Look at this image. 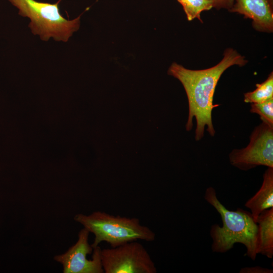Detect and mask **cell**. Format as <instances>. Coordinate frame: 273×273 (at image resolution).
Wrapping results in <instances>:
<instances>
[{
  "mask_svg": "<svg viewBox=\"0 0 273 273\" xmlns=\"http://www.w3.org/2000/svg\"><path fill=\"white\" fill-rule=\"evenodd\" d=\"M272 269L260 266L245 267L242 268L240 273H272Z\"/></svg>",
  "mask_w": 273,
  "mask_h": 273,
  "instance_id": "9a60e30c",
  "label": "cell"
},
{
  "mask_svg": "<svg viewBox=\"0 0 273 273\" xmlns=\"http://www.w3.org/2000/svg\"><path fill=\"white\" fill-rule=\"evenodd\" d=\"M74 219L95 236L93 249L102 242L116 247L125 243L142 240L153 241L155 233L149 227L141 224L135 217L114 216L97 211L89 215L77 214Z\"/></svg>",
  "mask_w": 273,
  "mask_h": 273,
  "instance_id": "3957f363",
  "label": "cell"
},
{
  "mask_svg": "<svg viewBox=\"0 0 273 273\" xmlns=\"http://www.w3.org/2000/svg\"><path fill=\"white\" fill-rule=\"evenodd\" d=\"M105 273H156L157 268L144 246L133 241L101 249Z\"/></svg>",
  "mask_w": 273,
  "mask_h": 273,
  "instance_id": "5b68a950",
  "label": "cell"
},
{
  "mask_svg": "<svg viewBox=\"0 0 273 273\" xmlns=\"http://www.w3.org/2000/svg\"><path fill=\"white\" fill-rule=\"evenodd\" d=\"M245 206L250 209L256 222L262 211L273 207V168L267 167L260 189L246 202Z\"/></svg>",
  "mask_w": 273,
  "mask_h": 273,
  "instance_id": "9c48e42d",
  "label": "cell"
},
{
  "mask_svg": "<svg viewBox=\"0 0 273 273\" xmlns=\"http://www.w3.org/2000/svg\"><path fill=\"white\" fill-rule=\"evenodd\" d=\"M247 63L245 57L235 50L229 48L222 60L216 65L202 70H191L174 62L168 74L177 79L183 85L189 103V115L186 129L192 130L193 118L196 121L195 140L204 136L205 128L211 136L215 130L212 123V110L219 106L213 104V96L217 82L223 73L234 65L242 67Z\"/></svg>",
  "mask_w": 273,
  "mask_h": 273,
  "instance_id": "6da1fadb",
  "label": "cell"
},
{
  "mask_svg": "<svg viewBox=\"0 0 273 273\" xmlns=\"http://www.w3.org/2000/svg\"><path fill=\"white\" fill-rule=\"evenodd\" d=\"M229 11L251 19L256 30L272 32L273 0H235Z\"/></svg>",
  "mask_w": 273,
  "mask_h": 273,
  "instance_id": "ba28073f",
  "label": "cell"
},
{
  "mask_svg": "<svg viewBox=\"0 0 273 273\" xmlns=\"http://www.w3.org/2000/svg\"><path fill=\"white\" fill-rule=\"evenodd\" d=\"M250 111L259 115L262 121L273 126V98L259 103H251Z\"/></svg>",
  "mask_w": 273,
  "mask_h": 273,
  "instance_id": "4fadbf2b",
  "label": "cell"
},
{
  "mask_svg": "<svg viewBox=\"0 0 273 273\" xmlns=\"http://www.w3.org/2000/svg\"><path fill=\"white\" fill-rule=\"evenodd\" d=\"M229 161L244 171L258 166L273 168V126L262 122L251 133L246 147L232 151Z\"/></svg>",
  "mask_w": 273,
  "mask_h": 273,
  "instance_id": "8992f818",
  "label": "cell"
},
{
  "mask_svg": "<svg viewBox=\"0 0 273 273\" xmlns=\"http://www.w3.org/2000/svg\"><path fill=\"white\" fill-rule=\"evenodd\" d=\"M256 222L258 253L271 259L273 256V207L262 211Z\"/></svg>",
  "mask_w": 273,
  "mask_h": 273,
  "instance_id": "30bf717a",
  "label": "cell"
},
{
  "mask_svg": "<svg viewBox=\"0 0 273 273\" xmlns=\"http://www.w3.org/2000/svg\"><path fill=\"white\" fill-rule=\"evenodd\" d=\"M89 232L85 228L78 235L76 243L64 253L56 255L54 260L61 263L64 273H103L99 246L94 248L88 243Z\"/></svg>",
  "mask_w": 273,
  "mask_h": 273,
  "instance_id": "52a82bcc",
  "label": "cell"
},
{
  "mask_svg": "<svg viewBox=\"0 0 273 273\" xmlns=\"http://www.w3.org/2000/svg\"><path fill=\"white\" fill-rule=\"evenodd\" d=\"M182 6L187 19L192 21L196 18L201 22V13L213 8V4L210 0H177Z\"/></svg>",
  "mask_w": 273,
  "mask_h": 273,
  "instance_id": "7c38bea8",
  "label": "cell"
},
{
  "mask_svg": "<svg viewBox=\"0 0 273 273\" xmlns=\"http://www.w3.org/2000/svg\"><path fill=\"white\" fill-rule=\"evenodd\" d=\"M18 10V14L30 20L28 27L34 35L48 41L51 37L55 40L67 42L80 27L82 14L72 20L65 18L60 12L59 4L35 0H8Z\"/></svg>",
  "mask_w": 273,
  "mask_h": 273,
  "instance_id": "277c9868",
  "label": "cell"
},
{
  "mask_svg": "<svg viewBox=\"0 0 273 273\" xmlns=\"http://www.w3.org/2000/svg\"><path fill=\"white\" fill-rule=\"evenodd\" d=\"M204 199L219 214L222 222V226L214 224L211 226L212 251L225 253L235 244L240 243L246 249L245 255L255 260L258 254V226L250 212L240 208L235 211L228 209L220 202L212 187L206 189Z\"/></svg>",
  "mask_w": 273,
  "mask_h": 273,
  "instance_id": "7a4b0ae2",
  "label": "cell"
},
{
  "mask_svg": "<svg viewBox=\"0 0 273 273\" xmlns=\"http://www.w3.org/2000/svg\"><path fill=\"white\" fill-rule=\"evenodd\" d=\"M256 89L244 94L245 103H259L273 98V73L271 72L267 78L261 83L256 84Z\"/></svg>",
  "mask_w": 273,
  "mask_h": 273,
  "instance_id": "8fae6325",
  "label": "cell"
},
{
  "mask_svg": "<svg viewBox=\"0 0 273 273\" xmlns=\"http://www.w3.org/2000/svg\"><path fill=\"white\" fill-rule=\"evenodd\" d=\"M213 4V8L217 10L225 9L230 11L233 7L235 0H210Z\"/></svg>",
  "mask_w": 273,
  "mask_h": 273,
  "instance_id": "5bb4252c",
  "label": "cell"
}]
</instances>
